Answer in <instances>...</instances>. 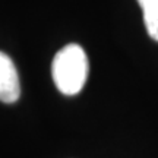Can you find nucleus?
Returning a JSON list of instances; mask_svg holds the SVG:
<instances>
[{"instance_id": "1", "label": "nucleus", "mask_w": 158, "mask_h": 158, "mask_svg": "<svg viewBox=\"0 0 158 158\" xmlns=\"http://www.w3.org/2000/svg\"><path fill=\"white\" fill-rule=\"evenodd\" d=\"M56 88L64 95H76L88 76V57L78 44H68L57 53L51 63Z\"/></svg>"}, {"instance_id": "2", "label": "nucleus", "mask_w": 158, "mask_h": 158, "mask_svg": "<svg viewBox=\"0 0 158 158\" xmlns=\"http://www.w3.org/2000/svg\"><path fill=\"white\" fill-rule=\"evenodd\" d=\"M21 95V84L12 59L0 51V101L12 104Z\"/></svg>"}, {"instance_id": "3", "label": "nucleus", "mask_w": 158, "mask_h": 158, "mask_svg": "<svg viewBox=\"0 0 158 158\" xmlns=\"http://www.w3.org/2000/svg\"><path fill=\"white\" fill-rule=\"evenodd\" d=\"M143 12V22L149 37L158 41V0H138Z\"/></svg>"}]
</instances>
